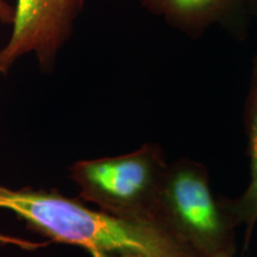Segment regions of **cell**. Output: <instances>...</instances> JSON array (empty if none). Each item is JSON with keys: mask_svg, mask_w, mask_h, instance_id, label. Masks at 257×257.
<instances>
[{"mask_svg": "<svg viewBox=\"0 0 257 257\" xmlns=\"http://www.w3.org/2000/svg\"><path fill=\"white\" fill-rule=\"evenodd\" d=\"M0 210L11 211L48 238L82 246L88 252L200 257L159 223L111 216L56 191L11 189L0 185Z\"/></svg>", "mask_w": 257, "mask_h": 257, "instance_id": "6da1fadb", "label": "cell"}, {"mask_svg": "<svg viewBox=\"0 0 257 257\" xmlns=\"http://www.w3.org/2000/svg\"><path fill=\"white\" fill-rule=\"evenodd\" d=\"M156 223L200 257L232 256L234 230L239 226L227 199L212 191L206 167L188 157L168 165Z\"/></svg>", "mask_w": 257, "mask_h": 257, "instance_id": "7a4b0ae2", "label": "cell"}, {"mask_svg": "<svg viewBox=\"0 0 257 257\" xmlns=\"http://www.w3.org/2000/svg\"><path fill=\"white\" fill-rule=\"evenodd\" d=\"M167 169L162 148L143 144L125 155L75 162L69 176L80 187V198L105 213L156 223Z\"/></svg>", "mask_w": 257, "mask_h": 257, "instance_id": "3957f363", "label": "cell"}, {"mask_svg": "<svg viewBox=\"0 0 257 257\" xmlns=\"http://www.w3.org/2000/svg\"><path fill=\"white\" fill-rule=\"evenodd\" d=\"M83 8L85 0H16L12 32L0 49V76L6 75L18 59L31 53L42 72L50 73L60 50L72 37Z\"/></svg>", "mask_w": 257, "mask_h": 257, "instance_id": "277c9868", "label": "cell"}, {"mask_svg": "<svg viewBox=\"0 0 257 257\" xmlns=\"http://www.w3.org/2000/svg\"><path fill=\"white\" fill-rule=\"evenodd\" d=\"M143 8L159 16L188 37H200L208 28L220 25L240 36L250 22L246 0H138Z\"/></svg>", "mask_w": 257, "mask_h": 257, "instance_id": "5b68a950", "label": "cell"}, {"mask_svg": "<svg viewBox=\"0 0 257 257\" xmlns=\"http://www.w3.org/2000/svg\"><path fill=\"white\" fill-rule=\"evenodd\" d=\"M248 153L250 157V182L240 197L227 199L237 223L245 227V239H250L257 225V51L252 61V72L244 107Z\"/></svg>", "mask_w": 257, "mask_h": 257, "instance_id": "8992f818", "label": "cell"}, {"mask_svg": "<svg viewBox=\"0 0 257 257\" xmlns=\"http://www.w3.org/2000/svg\"><path fill=\"white\" fill-rule=\"evenodd\" d=\"M16 18L15 6L5 0H0V23L4 25H14Z\"/></svg>", "mask_w": 257, "mask_h": 257, "instance_id": "52a82bcc", "label": "cell"}, {"mask_svg": "<svg viewBox=\"0 0 257 257\" xmlns=\"http://www.w3.org/2000/svg\"><path fill=\"white\" fill-rule=\"evenodd\" d=\"M89 253H91L92 257H143L140 255H133V253H106L99 251H93Z\"/></svg>", "mask_w": 257, "mask_h": 257, "instance_id": "ba28073f", "label": "cell"}, {"mask_svg": "<svg viewBox=\"0 0 257 257\" xmlns=\"http://www.w3.org/2000/svg\"><path fill=\"white\" fill-rule=\"evenodd\" d=\"M246 8H248L250 18L255 19L257 23V0H246Z\"/></svg>", "mask_w": 257, "mask_h": 257, "instance_id": "9c48e42d", "label": "cell"}, {"mask_svg": "<svg viewBox=\"0 0 257 257\" xmlns=\"http://www.w3.org/2000/svg\"><path fill=\"white\" fill-rule=\"evenodd\" d=\"M216 257H233V256L226 255V253H220V255H218V256H216Z\"/></svg>", "mask_w": 257, "mask_h": 257, "instance_id": "30bf717a", "label": "cell"}]
</instances>
